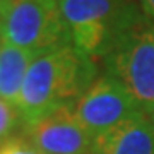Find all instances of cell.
Instances as JSON below:
<instances>
[{
    "mask_svg": "<svg viewBox=\"0 0 154 154\" xmlns=\"http://www.w3.org/2000/svg\"><path fill=\"white\" fill-rule=\"evenodd\" d=\"M36 53L0 41V98L16 105Z\"/></svg>",
    "mask_w": 154,
    "mask_h": 154,
    "instance_id": "ba28073f",
    "label": "cell"
},
{
    "mask_svg": "<svg viewBox=\"0 0 154 154\" xmlns=\"http://www.w3.org/2000/svg\"><path fill=\"white\" fill-rule=\"evenodd\" d=\"M0 154H43L34 147L31 142H28L21 134L16 137L7 139L5 142L0 144Z\"/></svg>",
    "mask_w": 154,
    "mask_h": 154,
    "instance_id": "30bf717a",
    "label": "cell"
},
{
    "mask_svg": "<svg viewBox=\"0 0 154 154\" xmlns=\"http://www.w3.org/2000/svg\"><path fill=\"white\" fill-rule=\"evenodd\" d=\"M103 72L116 79L139 110L154 111V22L147 17L132 28L101 62Z\"/></svg>",
    "mask_w": 154,
    "mask_h": 154,
    "instance_id": "3957f363",
    "label": "cell"
},
{
    "mask_svg": "<svg viewBox=\"0 0 154 154\" xmlns=\"http://www.w3.org/2000/svg\"><path fill=\"white\" fill-rule=\"evenodd\" d=\"M57 9L70 43L98 65L146 19L137 0H57Z\"/></svg>",
    "mask_w": 154,
    "mask_h": 154,
    "instance_id": "7a4b0ae2",
    "label": "cell"
},
{
    "mask_svg": "<svg viewBox=\"0 0 154 154\" xmlns=\"http://www.w3.org/2000/svg\"><path fill=\"white\" fill-rule=\"evenodd\" d=\"M140 11L144 12V16L147 17L149 21L154 22V0H137Z\"/></svg>",
    "mask_w": 154,
    "mask_h": 154,
    "instance_id": "8fae6325",
    "label": "cell"
},
{
    "mask_svg": "<svg viewBox=\"0 0 154 154\" xmlns=\"http://www.w3.org/2000/svg\"><path fill=\"white\" fill-rule=\"evenodd\" d=\"M149 122H151V125H152V128H154V111H152V113H149Z\"/></svg>",
    "mask_w": 154,
    "mask_h": 154,
    "instance_id": "7c38bea8",
    "label": "cell"
},
{
    "mask_svg": "<svg viewBox=\"0 0 154 154\" xmlns=\"http://www.w3.org/2000/svg\"><path fill=\"white\" fill-rule=\"evenodd\" d=\"M91 154H93V152H91Z\"/></svg>",
    "mask_w": 154,
    "mask_h": 154,
    "instance_id": "4fadbf2b",
    "label": "cell"
},
{
    "mask_svg": "<svg viewBox=\"0 0 154 154\" xmlns=\"http://www.w3.org/2000/svg\"><path fill=\"white\" fill-rule=\"evenodd\" d=\"M93 154H154V128L139 113L94 139Z\"/></svg>",
    "mask_w": 154,
    "mask_h": 154,
    "instance_id": "52a82bcc",
    "label": "cell"
},
{
    "mask_svg": "<svg viewBox=\"0 0 154 154\" xmlns=\"http://www.w3.org/2000/svg\"><path fill=\"white\" fill-rule=\"evenodd\" d=\"M21 135L43 154H91L94 146V137L77 118L74 103L24 125Z\"/></svg>",
    "mask_w": 154,
    "mask_h": 154,
    "instance_id": "8992f818",
    "label": "cell"
},
{
    "mask_svg": "<svg viewBox=\"0 0 154 154\" xmlns=\"http://www.w3.org/2000/svg\"><path fill=\"white\" fill-rule=\"evenodd\" d=\"M74 111L94 139L142 113L125 88L105 72L74 103Z\"/></svg>",
    "mask_w": 154,
    "mask_h": 154,
    "instance_id": "5b68a950",
    "label": "cell"
},
{
    "mask_svg": "<svg viewBox=\"0 0 154 154\" xmlns=\"http://www.w3.org/2000/svg\"><path fill=\"white\" fill-rule=\"evenodd\" d=\"M98 75L99 65L72 43L36 55L16 103L24 125L75 103Z\"/></svg>",
    "mask_w": 154,
    "mask_h": 154,
    "instance_id": "6da1fadb",
    "label": "cell"
},
{
    "mask_svg": "<svg viewBox=\"0 0 154 154\" xmlns=\"http://www.w3.org/2000/svg\"><path fill=\"white\" fill-rule=\"evenodd\" d=\"M22 116L14 103H9L4 98H0V144L7 139L16 137L22 132Z\"/></svg>",
    "mask_w": 154,
    "mask_h": 154,
    "instance_id": "9c48e42d",
    "label": "cell"
},
{
    "mask_svg": "<svg viewBox=\"0 0 154 154\" xmlns=\"http://www.w3.org/2000/svg\"><path fill=\"white\" fill-rule=\"evenodd\" d=\"M0 41L36 55L70 43L57 0H0Z\"/></svg>",
    "mask_w": 154,
    "mask_h": 154,
    "instance_id": "277c9868",
    "label": "cell"
}]
</instances>
